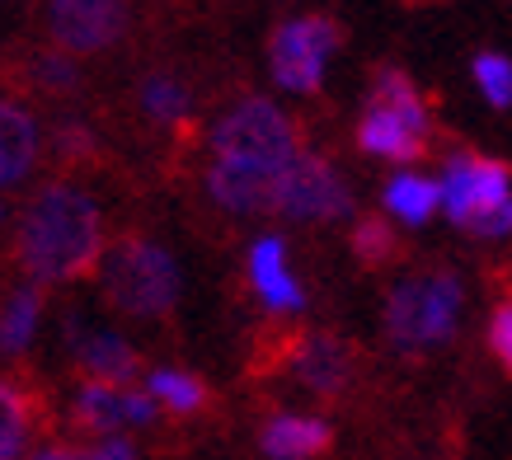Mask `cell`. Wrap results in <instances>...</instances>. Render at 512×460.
<instances>
[{
    "instance_id": "cell-1",
    "label": "cell",
    "mask_w": 512,
    "mask_h": 460,
    "mask_svg": "<svg viewBox=\"0 0 512 460\" xmlns=\"http://www.w3.org/2000/svg\"><path fill=\"white\" fill-rule=\"evenodd\" d=\"M15 249L33 287L76 282L85 273H99L104 263V216L90 193L71 184H43L19 216Z\"/></svg>"
},
{
    "instance_id": "cell-2",
    "label": "cell",
    "mask_w": 512,
    "mask_h": 460,
    "mask_svg": "<svg viewBox=\"0 0 512 460\" xmlns=\"http://www.w3.org/2000/svg\"><path fill=\"white\" fill-rule=\"evenodd\" d=\"M301 132L296 123L268 99H240L212 132V165L254 174L278 188V179L301 160Z\"/></svg>"
},
{
    "instance_id": "cell-3",
    "label": "cell",
    "mask_w": 512,
    "mask_h": 460,
    "mask_svg": "<svg viewBox=\"0 0 512 460\" xmlns=\"http://www.w3.org/2000/svg\"><path fill=\"white\" fill-rule=\"evenodd\" d=\"M461 306H466V287L461 277L447 268L433 273H414L395 282L386 296V334L400 353H428L442 348L456 324H461Z\"/></svg>"
},
{
    "instance_id": "cell-4",
    "label": "cell",
    "mask_w": 512,
    "mask_h": 460,
    "mask_svg": "<svg viewBox=\"0 0 512 460\" xmlns=\"http://www.w3.org/2000/svg\"><path fill=\"white\" fill-rule=\"evenodd\" d=\"M99 282H104L109 306H118L123 315H165L179 301L174 254L156 240H141V235H123L104 249Z\"/></svg>"
},
{
    "instance_id": "cell-5",
    "label": "cell",
    "mask_w": 512,
    "mask_h": 460,
    "mask_svg": "<svg viewBox=\"0 0 512 460\" xmlns=\"http://www.w3.org/2000/svg\"><path fill=\"white\" fill-rule=\"evenodd\" d=\"M339 24L325 15H306V19H287L273 29V43H268V66H273V80L282 90L311 94L320 90V76H325V62L339 47Z\"/></svg>"
},
{
    "instance_id": "cell-6",
    "label": "cell",
    "mask_w": 512,
    "mask_h": 460,
    "mask_svg": "<svg viewBox=\"0 0 512 460\" xmlns=\"http://www.w3.org/2000/svg\"><path fill=\"white\" fill-rule=\"evenodd\" d=\"M273 216L292 221H343L353 216V193L343 184V174L320 155H301L273 188Z\"/></svg>"
},
{
    "instance_id": "cell-7",
    "label": "cell",
    "mask_w": 512,
    "mask_h": 460,
    "mask_svg": "<svg viewBox=\"0 0 512 460\" xmlns=\"http://www.w3.org/2000/svg\"><path fill=\"white\" fill-rule=\"evenodd\" d=\"M512 202V169L503 160L484 155H451L442 169V212L461 230H470L480 216Z\"/></svg>"
},
{
    "instance_id": "cell-8",
    "label": "cell",
    "mask_w": 512,
    "mask_h": 460,
    "mask_svg": "<svg viewBox=\"0 0 512 460\" xmlns=\"http://www.w3.org/2000/svg\"><path fill=\"white\" fill-rule=\"evenodd\" d=\"M47 24L57 52H104L127 29V0H52Z\"/></svg>"
},
{
    "instance_id": "cell-9",
    "label": "cell",
    "mask_w": 512,
    "mask_h": 460,
    "mask_svg": "<svg viewBox=\"0 0 512 460\" xmlns=\"http://www.w3.org/2000/svg\"><path fill=\"white\" fill-rule=\"evenodd\" d=\"M156 399L141 390H123V385H94L85 381L76 390V423L99 432V437H118L123 428H146L156 423Z\"/></svg>"
},
{
    "instance_id": "cell-10",
    "label": "cell",
    "mask_w": 512,
    "mask_h": 460,
    "mask_svg": "<svg viewBox=\"0 0 512 460\" xmlns=\"http://www.w3.org/2000/svg\"><path fill=\"white\" fill-rule=\"evenodd\" d=\"M71 353H76L80 376L94 385H123L141 367L123 334H113V329H85V320H71Z\"/></svg>"
},
{
    "instance_id": "cell-11",
    "label": "cell",
    "mask_w": 512,
    "mask_h": 460,
    "mask_svg": "<svg viewBox=\"0 0 512 460\" xmlns=\"http://www.w3.org/2000/svg\"><path fill=\"white\" fill-rule=\"evenodd\" d=\"M292 371L296 381L315 390V395H339L348 376H353V353L343 338H329V334H306L296 338L292 348Z\"/></svg>"
},
{
    "instance_id": "cell-12",
    "label": "cell",
    "mask_w": 512,
    "mask_h": 460,
    "mask_svg": "<svg viewBox=\"0 0 512 460\" xmlns=\"http://www.w3.org/2000/svg\"><path fill=\"white\" fill-rule=\"evenodd\" d=\"M249 282H254L259 301L268 310H278V315L306 306V292H301V282L287 268V245H282L278 235H264V240L249 245Z\"/></svg>"
},
{
    "instance_id": "cell-13",
    "label": "cell",
    "mask_w": 512,
    "mask_h": 460,
    "mask_svg": "<svg viewBox=\"0 0 512 460\" xmlns=\"http://www.w3.org/2000/svg\"><path fill=\"white\" fill-rule=\"evenodd\" d=\"M259 446H264L268 460H315L334 446V428L311 414H278L268 418Z\"/></svg>"
},
{
    "instance_id": "cell-14",
    "label": "cell",
    "mask_w": 512,
    "mask_h": 460,
    "mask_svg": "<svg viewBox=\"0 0 512 460\" xmlns=\"http://www.w3.org/2000/svg\"><path fill=\"white\" fill-rule=\"evenodd\" d=\"M357 146L372 151V155H386V160H419V155L428 151V137L414 132L404 118L386 113V108L367 104L362 123H357Z\"/></svg>"
},
{
    "instance_id": "cell-15",
    "label": "cell",
    "mask_w": 512,
    "mask_h": 460,
    "mask_svg": "<svg viewBox=\"0 0 512 460\" xmlns=\"http://www.w3.org/2000/svg\"><path fill=\"white\" fill-rule=\"evenodd\" d=\"M38 160V123L29 108L0 99V184H19Z\"/></svg>"
},
{
    "instance_id": "cell-16",
    "label": "cell",
    "mask_w": 512,
    "mask_h": 460,
    "mask_svg": "<svg viewBox=\"0 0 512 460\" xmlns=\"http://www.w3.org/2000/svg\"><path fill=\"white\" fill-rule=\"evenodd\" d=\"M386 212L390 216H400L404 226H423L428 216L442 207V179H428V174H395L386 184Z\"/></svg>"
},
{
    "instance_id": "cell-17",
    "label": "cell",
    "mask_w": 512,
    "mask_h": 460,
    "mask_svg": "<svg viewBox=\"0 0 512 460\" xmlns=\"http://www.w3.org/2000/svg\"><path fill=\"white\" fill-rule=\"evenodd\" d=\"M372 104L386 108V113H395V118H404V123L414 127V132H423V137H433V118H428L423 94L414 90V80L404 76V71H395V66H386V71L376 76Z\"/></svg>"
},
{
    "instance_id": "cell-18",
    "label": "cell",
    "mask_w": 512,
    "mask_h": 460,
    "mask_svg": "<svg viewBox=\"0 0 512 460\" xmlns=\"http://www.w3.org/2000/svg\"><path fill=\"white\" fill-rule=\"evenodd\" d=\"M38 310H43V292L38 287H19L5 310H0V353L15 357L33 343V329H38Z\"/></svg>"
},
{
    "instance_id": "cell-19",
    "label": "cell",
    "mask_w": 512,
    "mask_h": 460,
    "mask_svg": "<svg viewBox=\"0 0 512 460\" xmlns=\"http://www.w3.org/2000/svg\"><path fill=\"white\" fill-rule=\"evenodd\" d=\"M146 395L156 399V404H165L170 414H198V409H207V385L193 371H170V367L151 371Z\"/></svg>"
},
{
    "instance_id": "cell-20",
    "label": "cell",
    "mask_w": 512,
    "mask_h": 460,
    "mask_svg": "<svg viewBox=\"0 0 512 460\" xmlns=\"http://www.w3.org/2000/svg\"><path fill=\"white\" fill-rule=\"evenodd\" d=\"M33 432V409L10 381H0V460H19Z\"/></svg>"
},
{
    "instance_id": "cell-21",
    "label": "cell",
    "mask_w": 512,
    "mask_h": 460,
    "mask_svg": "<svg viewBox=\"0 0 512 460\" xmlns=\"http://www.w3.org/2000/svg\"><path fill=\"white\" fill-rule=\"evenodd\" d=\"M141 104H146V113L156 118V123H179L188 113V90L184 80L174 76H151L146 85H141Z\"/></svg>"
},
{
    "instance_id": "cell-22",
    "label": "cell",
    "mask_w": 512,
    "mask_h": 460,
    "mask_svg": "<svg viewBox=\"0 0 512 460\" xmlns=\"http://www.w3.org/2000/svg\"><path fill=\"white\" fill-rule=\"evenodd\" d=\"M475 80H480V94L494 108H512V62L503 52H480L475 57Z\"/></svg>"
},
{
    "instance_id": "cell-23",
    "label": "cell",
    "mask_w": 512,
    "mask_h": 460,
    "mask_svg": "<svg viewBox=\"0 0 512 460\" xmlns=\"http://www.w3.org/2000/svg\"><path fill=\"white\" fill-rule=\"evenodd\" d=\"M353 249H357V259H367V263H390L395 259V230L381 221V216H367V221H357L353 230Z\"/></svg>"
},
{
    "instance_id": "cell-24",
    "label": "cell",
    "mask_w": 512,
    "mask_h": 460,
    "mask_svg": "<svg viewBox=\"0 0 512 460\" xmlns=\"http://www.w3.org/2000/svg\"><path fill=\"white\" fill-rule=\"evenodd\" d=\"M33 80L43 85V90H52V94H62V90H76V80H80V71H76V62L66 57V52H38L33 57Z\"/></svg>"
},
{
    "instance_id": "cell-25",
    "label": "cell",
    "mask_w": 512,
    "mask_h": 460,
    "mask_svg": "<svg viewBox=\"0 0 512 460\" xmlns=\"http://www.w3.org/2000/svg\"><path fill=\"white\" fill-rule=\"evenodd\" d=\"M489 348H494V357L512 371V301H503V306L494 310V320H489Z\"/></svg>"
},
{
    "instance_id": "cell-26",
    "label": "cell",
    "mask_w": 512,
    "mask_h": 460,
    "mask_svg": "<svg viewBox=\"0 0 512 460\" xmlns=\"http://www.w3.org/2000/svg\"><path fill=\"white\" fill-rule=\"evenodd\" d=\"M85 460H137V446L127 437H99L94 446H85Z\"/></svg>"
},
{
    "instance_id": "cell-27",
    "label": "cell",
    "mask_w": 512,
    "mask_h": 460,
    "mask_svg": "<svg viewBox=\"0 0 512 460\" xmlns=\"http://www.w3.org/2000/svg\"><path fill=\"white\" fill-rule=\"evenodd\" d=\"M470 235H489V240H498V235H512V202H503V207H494L489 216H480V221L470 226Z\"/></svg>"
},
{
    "instance_id": "cell-28",
    "label": "cell",
    "mask_w": 512,
    "mask_h": 460,
    "mask_svg": "<svg viewBox=\"0 0 512 460\" xmlns=\"http://www.w3.org/2000/svg\"><path fill=\"white\" fill-rule=\"evenodd\" d=\"M57 151L71 155V160H85V155L94 151V141H90V132H80V127H62V132H57Z\"/></svg>"
},
{
    "instance_id": "cell-29",
    "label": "cell",
    "mask_w": 512,
    "mask_h": 460,
    "mask_svg": "<svg viewBox=\"0 0 512 460\" xmlns=\"http://www.w3.org/2000/svg\"><path fill=\"white\" fill-rule=\"evenodd\" d=\"M29 460H85V451H76V446H43V451Z\"/></svg>"
}]
</instances>
